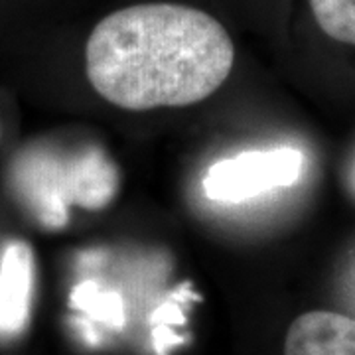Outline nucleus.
<instances>
[{"mask_svg":"<svg viewBox=\"0 0 355 355\" xmlns=\"http://www.w3.org/2000/svg\"><path fill=\"white\" fill-rule=\"evenodd\" d=\"M310 8L324 34L355 46V0H310Z\"/></svg>","mask_w":355,"mask_h":355,"instance_id":"obj_7","label":"nucleus"},{"mask_svg":"<svg viewBox=\"0 0 355 355\" xmlns=\"http://www.w3.org/2000/svg\"><path fill=\"white\" fill-rule=\"evenodd\" d=\"M347 184H349V188L355 193V154L354 158H352V162H349V170H347Z\"/></svg>","mask_w":355,"mask_h":355,"instance_id":"obj_9","label":"nucleus"},{"mask_svg":"<svg viewBox=\"0 0 355 355\" xmlns=\"http://www.w3.org/2000/svg\"><path fill=\"white\" fill-rule=\"evenodd\" d=\"M34 253L24 241L6 245L0 259V331L16 336L24 330L32 308Z\"/></svg>","mask_w":355,"mask_h":355,"instance_id":"obj_4","label":"nucleus"},{"mask_svg":"<svg viewBox=\"0 0 355 355\" xmlns=\"http://www.w3.org/2000/svg\"><path fill=\"white\" fill-rule=\"evenodd\" d=\"M10 184L40 225L62 229L69 221V207L95 211L113 202L119 172L97 146L79 150L34 146L16 156Z\"/></svg>","mask_w":355,"mask_h":355,"instance_id":"obj_2","label":"nucleus"},{"mask_svg":"<svg viewBox=\"0 0 355 355\" xmlns=\"http://www.w3.org/2000/svg\"><path fill=\"white\" fill-rule=\"evenodd\" d=\"M233 62L235 48L219 20L170 2L105 16L85 46L91 87L127 111L203 101L225 83Z\"/></svg>","mask_w":355,"mask_h":355,"instance_id":"obj_1","label":"nucleus"},{"mask_svg":"<svg viewBox=\"0 0 355 355\" xmlns=\"http://www.w3.org/2000/svg\"><path fill=\"white\" fill-rule=\"evenodd\" d=\"M178 296L180 294H174V298L160 306L153 316V342L158 355H166L176 343H180L174 328L184 326V314Z\"/></svg>","mask_w":355,"mask_h":355,"instance_id":"obj_8","label":"nucleus"},{"mask_svg":"<svg viewBox=\"0 0 355 355\" xmlns=\"http://www.w3.org/2000/svg\"><path fill=\"white\" fill-rule=\"evenodd\" d=\"M69 302L76 310L85 312L91 320L101 322L109 328L121 330L125 326V304L121 294L107 291L93 280L79 282L71 291Z\"/></svg>","mask_w":355,"mask_h":355,"instance_id":"obj_6","label":"nucleus"},{"mask_svg":"<svg viewBox=\"0 0 355 355\" xmlns=\"http://www.w3.org/2000/svg\"><path fill=\"white\" fill-rule=\"evenodd\" d=\"M304 166L306 156L292 146L249 150L211 166L203 178V190L211 202H249L266 191L294 186Z\"/></svg>","mask_w":355,"mask_h":355,"instance_id":"obj_3","label":"nucleus"},{"mask_svg":"<svg viewBox=\"0 0 355 355\" xmlns=\"http://www.w3.org/2000/svg\"><path fill=\"white\" fill-rule=\"evenodd\" d=\"M284 355H355V320L328 310L306 312L291 324Z\"/></svg>","mask_w":355,"mask_h":355,"instance_id":"obj_5","label":"nucleus"}]
</instances>
